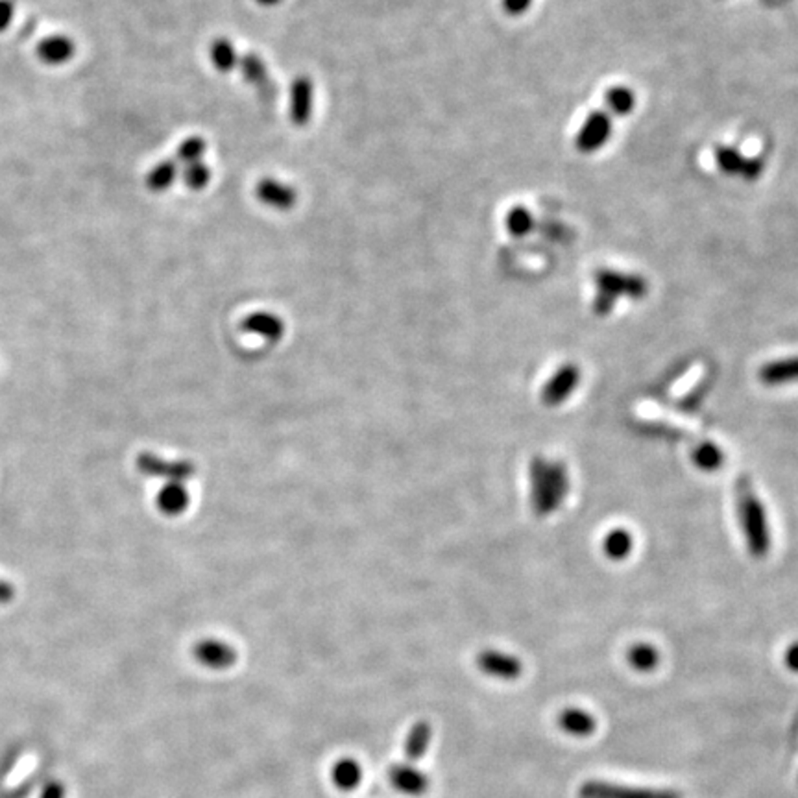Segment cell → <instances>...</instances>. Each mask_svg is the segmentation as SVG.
Returning <instances> with one entry per match:
<instances>
[{
	"label": "cell",
	"instance_id": "6da1fadb",
	"mask_svg": "<svg viewBox=\"0 0 798 798\" xmlns=\"http://www.w3.org/2000/svg\"><path fill=\"white\" fill-rule=\"evenodd\" d=\"M736 510L748 553L754 558L767 556L771 551V527L763 503L747 475H741L736 480Z\"/></svg>",
	"mask_w": 798,
	"mask_h": 798
},
{
	"label": "cell",
	"instance_id": "7a4b0ae2",
	"mask_svg": "<svg viewBox=\"0 0 798 798\" xmlns=\"http://www.w3.org/2000/svg\"><path fill=\"white\" fill-rule=\"evenodd\" d=\"M594 283L597 292L612 298L614 302H618L619 298L643 300L648 294V283L645 278L612 268L597 270L594 274Z\"/></svg>",
	"mask_w": 798,
	"mask_h": 798
},
{
	"label": "cell",
	"instance_id": "3957f363",
	"mask_svg": "<svg viewBox=\"0 0 798 798\" xmlns=\"http://www.w3.org/2000/svg\"><path fill=\"white\" fill-rule=\"evenodd\" d=\"M614 130L612 115L606 110H597L586 117L575 137V149L580 154H595L610 141Z\"/></svg>",
	"mask_w": 798,
	"mask_h": 798
},
{
	"label": "cell",
	"instance_id": "277c9868",
	"mask_svg": "<svg viewBox=\"0 0 798 798\" xmlns=\"http://www.w3.org/2000/svg\"><path fill=\"white\" fill-rule=\"evenodd\" d=\"M713 157H716V163L721 173L728 176L743 178L745 181H756L765 171L763 159L745 157L740 150L733 149V146L719 144L716 152H713Z\"/></svg>",
	"mask_w": 798,
	"mask_h": 798
},
{
	"label": "cell",
	"instance_id": "5b68a950",
	"mask_svg": "<svg viewBox=\"0 0 798 798\" xmlns=\"http://www.w3.org/2000/svg\"><path fill=\"white\" fill-rule=\"evenodd\" d=\"M580 381V368L573 363L562 364L551 380L543 385L540 392V399L545 407H558L572 395Z\"/></svg>",
	"mask_w": 798,
	"mask_h": 798
},
{
	"label": "cell",
	"instance_id": "8992f818",
	"mask_svg": "<svg viewBox=\"0 0 798 798\" xmlns=\"http://www.w3.org/2000/svg\"><path fill=\"white\" fill-rule=\"evenodd\" d=\"M137 470L142 475L178 482L195 475V466L188 460H165L154 453H141L137 457Z\"/></svg>",
	"mask_w": 798,
	"mask_h": 798
},
{
	"label": "cell",
	"instance_id": "52a82bcc",
	"mask_svg": "<svg viewBox=\"0 0 798 798\" xmlns=\"http://www.w3.org/2000/svg\"><path fill=\"white\" fill-rule=\"evenodd\" d=\"M239 71H241L242 78L246 80V83H249V86L257 91V95L265 102L274 100V96L278 93L276 83H274V78H272V74H270L266 61L259 54L248 52V54L241 56Z\"/></svg>",
	"mask_w": 798,
	"mask_h": 798
},
{
	"label": "cell",
	"instance_id": "ba28073f",
	"mask_svg": "<svg viewBox=\"0 0 798 798\" xmlns=\"http://www.w3.org/2000/svg\"><path fill=\"white\" fill-rule=\"evenodd\" d=\"M314 111V81L302 74L290 83L288 91V113L290 120L296 126H305L311 122Z\"/></svg>",
	"mask_w": 798,
	"mask_h": 798
},
{
	"label": "cell",
	"instance_id": "9c48e42d",
	"mask_svg": "<svg viewBox=\"0 0 798 798\" xmlns=\"http://www.w3.org/2000/svg\"><path fill=\"white\" fill-rule=\"evenodd\" d=\"M388 780L395 791L407 796H422L429 791V776L414 763H394L388 771Z\"/></svg>",
	"mask_w": 798,
	"mask_h": 798
},
{
	"label": "cell",
	"instance_id": "30bf717a",
	"mask_svg": "<svg viewBox=\"0 0 798 798\" xmlns=\"http://www.w3.org/2000/svg\"><path fill=\"white\" fill-rule=\"evenodd\" d=\"M256 195L263 205L274 211H290L298 202L296 188L276 178H263L256 187Z\"/></svg>",
	"mask_w": 798,
	"mask_h": 798
},
{
	"label": "cell",
	"instance_id": "8fae6325",
	"mask_svg": "<svg viewBox=\"0 0 798 798\" xmlns=\"http://www.w3.org/2000/svg\"><path fill=\"white\" fill-rule=\"evenodd\" d=\"M477 667L482 673L501 679V680H516L523 673V664L516 656H510L507 653H499V650L487 648L477 656Z\"/></svg>",
	"mask_w": 798,
	"mask_h": 798
},
{
	"label": "cell",
	"instance_id": "7c38bea8",
	"mask_svg": "<svg viewBox=\"0 0 798 798\" xmlns=\"http://www.w3.org/2000/svg\"><path fill=\"white\" fill-rule=\"evenodd\" d=\"M76 54V43L63 34H54L49 37H43L35 45V56L41 63H45L49 67H59L69 63Z\"/></svg>",
	"mask_w": 798,
	"mask_h": 798
},
{
	"label": "cell",
	"instance_id": "4fadbf2b",
	"mask_svg": "<svg viewBox=\"0 0 798 798\" xmlns=\"http://www.w3.org/2000/svg\"><path fill=\"white\" fill-rule=\"evenodd\" d=\"M195 658L207 669H229L237 662L235 648L220 640H202L195 647Z\"/></svg>",
	"mask_w": 798,
	"mask_h": 798
},
{
	"label": "cell",
	"instance_id": "5bb4252c",
	"mask_svg": "<svg viewBox=\"0 0 798 798\" xmlns=\"http://www.w3.org/2000/svg\"><path fill=\"white\" fill-rule=\"evenodd\" d=\"M545 482H548V516L560 509L565 495L570 492V475L568 468L560 460H548V470H545Z\"/></svg>",
	"mask_w": 798,
	"mask_h": 798
},
{
	"label": "cell",
	"instance_id": "9a60e30c",
	"mask_svg": "<svg viewBox=\"0 0 798 798\" xmlns=\"http://www.w3.org/2000/svg\"><path fill=\"white\" fill-rule=\"evenodd\" d=\"M758 380L765 387H784L789 383H796L798 381V355L765 363L758 372Z\"/></svg>",
	"mask_w": 798,
	"mask_h": 798
},
{
	"label": "cell",
	"instance_id": "2e32d148",
	"mask_svg": "<svg viewBox=\"0 0 798 798\" xmlns=\"http://www.w3.org/2000/svg\"><path fill=\"white\" fill-rule=\"evenodd\" d=\"M545 470L548 460L536 455L529 462V482H531V503L536 516H548V482H545Z\"/></svg>",
	"mask_w": 798,
	"mask_h": 798
},
{
	"label": "cell",
	"instance_id": "e0dca14e",
	"mask_svg": "<svg viewBox=\"0 0 798 798\" xmlns=\"http://www.w3.org/2000/svg\"><path fill=\"white\" fill-rule=\"evenodd\" d=\"M242 329L251 334H257V337L268 342H278L285 333V324L272 312H254L244 320Z\"/></svg>",
	"mask_w": 798,
	"mask_h": 798
},
{
	"label": "cell",
	"instance_id": "ac0fdd59",
	"mask_svg": "<svg viewBox=\"0 0 798 798\" xmlns=\"http://www.w3.org/2000/svg\"><path fill=\"white\" fill-rule=\"evenodd\" d=\"M582 798H679L675 793H655L640 789H625L608 784H586L580 789Z\"/></svg>",
	"mask_w": 798,
	"mask_h": 798
},
{
	"label": "cell",
	"instance_id": "d6986e66",
	"mask_svg": "<svg viewBox=\"0 0 798 798\" xmlns=\"http://www.w3.org/2000/svg\"><path fill=\"white\" fill-rule=\"evenodd\" d=\"M156 503H157V509L165 516H180L188 507V492L185 490L183 482L169 480L159 490Z\"/></svg>",
	"mask_w": 798,
	"mask_h": 798
},
{
	"label": "cell",
	"instance_id": "ffe728a7",
	"mask_svg": "<svg viewBox=\"0 0 798 798\" xmlns=\"http://www.w3.org/2000/svg\"><path fill=\"white\" fill-rule=\"evenodd\" d=\"M178 178H180V163L176 159H163L146 173L144 185L150 193L159 195L165 193L166 188H171Z\"/></svg>",
	"mask_w": 798,
	"mask_h": 798
},
{
	"label": "cell",
	"instance_id": "44dd1931",
	"mask_svg": "<svg viewBox=\"0 0 798 798\" xmlns=\"http://www.w3.org/2000/svg\"><path fill=\"white\" fill-rule=\"evenodd\" d=\"M433 740V726L427 721H418L411 726L405 741V758L409 763H416L427 754Z\"/></svg>",
	"mask_w": 798,
	"mask_h": 798
},
{
	"label": "cell",
	"instance_id": "7402d4cb",
	"mask_svg": "<svg viewBox=\"0 0 798 798\" xmlns=\"http://www.w3.org/2000/svg\"><path fill=\"white\" fill-rule=\"evenodd\" d=\"M209 59H211L213 67L219 73H231L239 69L241 54L234 45V41L227 37H217L211 47H209Z\"/></svg>",
	"mask_w": 798,
	"mask_h": 798
},
{
	"label": "cell",
	"instance_id": "603a6c76",
	"mask_svg": "<svg viewBox=\"0 0 798 798\" xmlns=\"http://www.w3.org/2000/svg\"><path fill=\"white\" fill-rule=\"evenodd\" d=\"M331 780L341 791H353L363 782V767L353 758H342L333 765Z\"/></svg>",
	"mask_w": 798,
	"mask_h": 798
},
{
	"label": "cell",
	"instance_id": "cb8c5ba5",
	"mask_svg": "<svg viewBox=\"0 0 798 798\" xmlns=\"http://www.w3.org/2000/svg\"><path fill=\"white\" fill-rule=\"evenodd\" d=\"M634 549V538L630 531L616 527L602 538V553L610 560H625Z\"/></svg>",
	"mask_w": 798,
	"mask_h": 798
},
{
	"label": "cell",
	"instance_id": "d4e9b609",
	"mask_svg": "<svg viewBox=\"0 0 798 798\" xmlns=\"http://www.w3.org/2000/svg\"><path fill=\"white\" fill-rule=\"evenodd\" d=\"M558 726L572 736H587L595 730V719L582 710L568 708L558 716Z\"/></svg>",
	"mask_w": 798,
	"mask_h": 798
},
{
	"label": "cell",
	"instance_id": "484cf974",
	"mask_svg": "<svg viewBox=\"0 0 798 798\" xmlns=\"http://www.w3.org/2000/svg\"><path fill=\"white\" fill-rule=\"evenodd\" d=\"M604 106L610 115L626 117L636 108V95L626 86H614L604 95Z\"/></svg>",
	"mask_w": 798,
	"mask_h": 798
},
{
	"label": "cell",
	"instance_id": "4316f807",
	"mask_svg": "<svg viewBox=\"0 0 798 798\" xmlns=\"http://www.w3.org/2000/svg\"><path fill=\"white\" fill-rule=\"evenodd\" d=\"M691 460L702 472H717L725 464V453L713 442H699L691 449Z\"/></svg>",
	"mask_w": 798,
	"mask_h": 798
},
{
	"label": "cell",
	"instance_id": "83f0119b",
	"mask_svg": "<svg viewBox=\"0 0 798 798\" xmlns=\"http://www.w3.org/2000/svg\"><path fill=\"white\" fill-rule=\"evenodd\" d=\"M626 660H628L630 667L640 671V673H648V671H655L658 667L660 653L655 645L636 643L628 648Z\"/></svg>",
	"mask_w": 798,
	"mask_h": 798
},
{
	"label": "cell",
	"instance_id": "f1b7e54d",
	"mask_svg": "<svg viewBox=\"0 0 798 798\" xmlns=\"http://www.w3.org/2000/svg\"><path fill=\"white\" fill-rule=\"evenodd\" d=\"M505 226L512 237H525L529 235L534 227V217L527 207L516 205L507 213Z\"/></svg>",
	"mask_w": 798,
	"mask_h": 798
},
{
	"label": "cell",
	"instance_id": "f546056e",
	"mask_svg": "<svg viewBox=\"0 0 798 798\" xmlns=\"http://www.w3.org/2000/svg\"><path fill=\"white\" fill-rule=\"evenodd\" d=\"M205 150H207V142H205L202 137H198V135L188 137V139H185V141L178 146V150H176V161L180 163V166H181V165L185 166V165H193V163L203 161Z\"/></svg>",
	"mask_w": 798,
	"mask_h": 798
},
{
	"label": "cell",
	"instance_id": "4dcf8cb0",
	"mask_svg": "<svg viewBox=\"0 0 798 798\" xmlns=\"http://www.w3.org/2000/svg\"><path fill=\"white\" fill-rule=\"evenodd\" d=\"M181 178L188 188H193V191H202V188H205L209 185V181H211V169H209V165L203 161L185 165Z\"/></svg>",
	"mask_w": 798,
	"mask_h": 798
},
{
	"label": "cell",
	"instance_id": "1f68e13d",
	"mask_svg": "<svg viewBox=\"0 0 798 798\" xmlns=\"http://www.w3.org/2000/svg\"><path fill=\"white\" fill-rule=\"evenodd\" d=\"M15 15V4L12 0H0V34L6 32Z\"/></svg>",
	"mask_w": 798,
	"mask_h": 798
},
{
	"label": "cell",
	"instance_id": "d6a6232c",
	"mask_svg": "<svg viewBox=\"0 0 798 798\" xmlns=\"http://www.w3.org/2000/svg\"><path fill=\"white\" fill-rule=\"evenodd\" d=\"M503 10L512 17H519L533 6V0H501Z\"/></svg>",
	"mask_w": 798,
	"mask_h": 798
},
{
	"label": "cell",
	"instance_id": "836d02e7",
	"mask_svg": "<svg viewBox=\"0 0 798 798\" xmlns=\"http://www.w3.org/2000/svg\"><path fill=\"white\" fill-rule=\"evenodd\" d=\"M39 798H65V786L61 782H49Z\"/></svg>",
	"mask_w": 798,
	"mask_h": 798
},
{
	"label": "cell",
	"instance_id": "e575fe53",
	"mask_svg": "<svg viewBox=\"0 0 798 798\" xmlns=\"http://www.w3.org/2000/svg\"><path fill=\"white\" fill-rule=\"evenodd\" d=\"M786 665L793 671V673H798V641L791 643L786 650Z\"/></svg>",
	"mask_w": 798,
	"mask_h": 798
},
{
	"label": "cell",
	"instance_id": "d590c367",
	"mask_svg": "<svg viewBox=\"0 0 798 798\" xmlns=\"http://www.w3.org/2000/svg\"><path fill=\"white\" fill-rule=\"evenodd\" d=\"M15 599V587L8 582L0 579V604H8Z\"/></svg>",
	"mask_w": 798,
	"mask_h": 798
},
{
	"label": "cell",
	"instance_id": "8d00e7d4",
	"mask_svg": "<svg viewBox=\"0 0 798 798\" xmlns=\"http://www.w3.org/2000/svg\"><path fill=\"white\" fill-rule=\"evenodd\" d=\"M257 4H261V6H266V8H272V6H278V4H281L283 0H256Z\"/></svg>",
	"mask_w": 798,
	"mask_h": 798
}]
</instances>
